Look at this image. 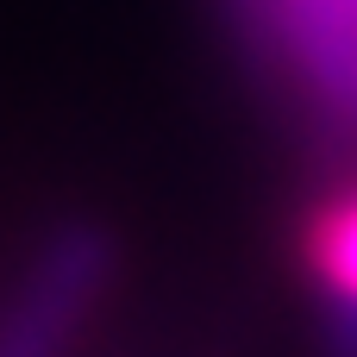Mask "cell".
Returning a JSON list of instances; mask_svg holds the SVG:
<instances>
[{"instance_id":"cell-2","label":"cell","mask_w":357,"mask_h":357,"mask_svg":"<svg viewBox=\"0 0 357 357\" xmlns=\"http://www.w3.org/2000/svg\"><path fill=\"white\" fill-rule=\"evenodd\" d=\"M314 264L333 289V351L357 357V201L333 207L314 232Z\"/></svg>"},{"instance_id":"cell-1","label":"cell","mask_w":357,"mask_h":357,"mask_svg":"<svg viewBox=\"0 0 357 357\" xmlns=\"http://www.w3.org/2000/svg\"><path fill=\"white\" fill-rule=\"evenodd\" d=\"M113 270V238L94 220H69L44 238V251L25 264L6 314H0V357H63L88 307L100 301Z\"/></svg>"}]
</instances>
